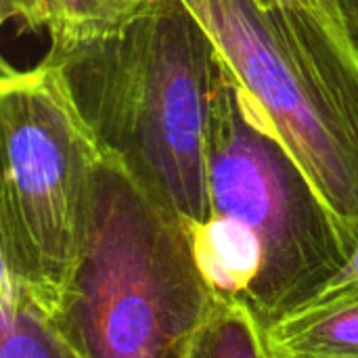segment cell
<instances>
[{
    "instance_id": "8",
    "label": "cell",
    "mask_w": 358,
    "mask_h": 358,
    "mask_svg": "<svg viewBox=\"0 0 358 358\" xmlns=\"http://www.w3.org/2000/svg\"><path fill=\"white\" fill-rule=\"evenodd\" d=\"M0 358H80L23 285L2 275Z\"/></svg>"
},
{
    "instance_id": "9",
    "label": "cell",
    "mask_w": 358,
    "mask_h": 358,
    "mask_svg": "<svg viewBox=\"0 0 358 358\" xmlns=\"http://www.w3.org/2000/svg\"><path fill=\"white\" fill-rule=\"evenodd\" d=\"M189 358H271L264 331L241 306L216 300L212 315L197 334Z\"/></svg>"
},
{
    "instance_id": "10",
    "label": "cell",
    "mask_w": 358,
    "mask_h": 358,
    "mask_svg": "<svg viewBox=\"0 0 358 358\" xmlns=\"http://www.w3.org/2000/svg\"><path fill=\"white\" fill-rule=\"evenodd\" d=\"M352 294H358V222L355 224L352 233H350V250H348V258H346L344 266L336 273V277H331L298 310L313 308V306H323V304H329L334 300H340V298H346V296H352Z\"/></svg>"
},
{
    "instance_id": "14",
    "label": "cell",
    "mask_w": 358,
    "mask_h": 358,
    "mask_svg": "<svg viewBox=\"0 0 358 358\" xmlns=\"http://www.w3.org/2000/svg\"><path fill=\"white\" fill-rule=\"evenodd\" d=\"M271 358H273V357H271Z\"/></svg>"
},
{
    "instance_id": "12",
    "label": "cell",
    "mask_w": 358,
    "mask_h": 358,
    "mask_svg": "<svg viewBox=\"0 0 358 358\" xmlns=\"http://www.w3.org/2000/svg\"><path fill=\"white\" fill-rule=\"evenodd\" d=\"M279 2H285V4H292V6L310 10V13L319 15L321 19L329 21L331 25H336V27H340V29H344L348 34L346 23H344V17H342V8H340L338 0H279Z\"/></svg>"
},
{
    "instance_id": "6",
    "label": "cell",
    "mask_w": 358,
    "mask_h": 358,
    "mask_svg": "<svg viewBox=\"0 0 358 358\" xmlns=\"http://www.w3.org/2000/svg\"><path fill=\"white\" fill-rule=\"evenodd\" d=\"M262 331L273 358H358V294L296 310Z\"/></svg>"
},
{
    "instance_id": "4",
    "label": "cell",
    "mask_w": 358,
    "mask_h": 358,
    "mask_svg": "<svg viewBox=\"0 0 358 358\" xmlns=\"http://www.w3.org/2000/svg\"><path fill=\"white\" fill-rule=\"evenodd\" d=\"M185 2L350 239L358 222V52L350 36L279 0Z\"/></svg>"
},
{
    "instance_id": "13",
    "label": "cell",
    "mask_w": 358,
    "mask_h": 358,
    "mask_svg": "<svg viewBox=\"0 0 358 358\" xmlns=\"http://www.w3.org/2000/svg\"><path fill=\"white\" fill-rule=\"evenodd\" d=\"M338 4L342 8L346 29H348L350 40H352V44H355L358 52V0H338Z\"/></svg>"
},
{
    "instance_id": "3",
    "label": "cell",
    "mask_w": 358,
    "mask_h": 358,
    "mask_svg": "<svg viewBox=\"0 0 358 358\" xmlns=\"http://www.w3.org/2000/svg\"><path fill=\"white\" fill-rule=\"evenodd\" d=\"M214 304L189 231L105 155L55 329L80 358H189Z\"/></svg>"
},
{
    "instance_id": "2",
    "label": "cell",
    "mask_w": 358,
    "mask_h": 358,
    "mask_svg": "<svg viewBox=\"0 0 358 358\" xmlns=\"http://www.w3.org/2000/svg\"><path fill=\"white\" fill-rule=\"evenodd\" d=\"M210 216L191 231L197 266L222 304L262 329L306 304L344 266L350 239L224 67L208 147Z\"/></svg>"
},
{
    "instance_id": "11",
    "label": "cell",
    "mask_w": 358,
    "mask_h": 358,
    "mask_svg": "<svg viewBox=\"0 0 358 358\" xmlns=\"http://www.w3.org/2000/svg\"><path fill=\"white\" fill-rule=\"evenodd\" d=\"M0 17L4 25H13L21 34H36L48 23L46 0H0Z\"/></svg>"
},
{
    "instance_id": "1",
    "label": "cell",
    "mask_w": 358,
    "mask_h": 358,
    "mask_svg": "<svg viewBox=\"0 0 358 358\" xmlns=\"http://www.w3.org/2000/svg\"><path fill=\"white\" fill-rule=\"evenodd\" d=\"M105 155L189 233L210 216L208 147L224 63L185 0H151L117 34L48 52Z\"/></svg>"
},
{
    "instance_id": "7",
    "label": "cell",
    "mask_w": 358,
    "mask_h": 358,
    "mask_svg": "<svg viewBox=\"0 0 358 358\" xmlns=\"http://www.w3.org/2000/svg\"><path fill=\"white\" fill-rule=\"evenodd\" d=\"M151 0H46L48 52L69 50L124 29Z\"/></svg>"
},
{
    "instance_id": "5",
    "label": "cell",
    "mask_w": 358,
    "mask_h": 358,
    "mask_svg": "<svg viewBox=\"0 0 358 358\" xmlns=\"http://www.w3.org/2000/svg\"><path fill=\"white\" fill-rule=\"evenodd\" d=\"M2 275L52 317L86 233L105 159L61 69L46 57L0 78Z\"/></svg>"
}]
</instances>
